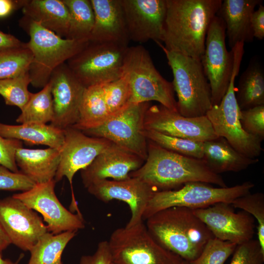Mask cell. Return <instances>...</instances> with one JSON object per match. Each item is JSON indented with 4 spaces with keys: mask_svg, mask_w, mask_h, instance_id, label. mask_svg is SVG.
<instances>
[{
    "mask_svg": "<svg viewBox=\"0 0 264 264\" xmlns=\"http://www.w3.org/2000/svg\"><path fill=\"white\" fill-rule=\"evenodd\" d=\"M222 0H166L162 42L168 50L201 60Z\"/></svg>",
    "mask_w": 264,
    "mask_h": 264,
    "instance_id": "1",
    "label": "cell"
},
{
    "mask_svg": "<svg viewBox=\"0 0 264 264\" xmlns=\"http://www.w3.org/2000/svg\"><path fill=\"white\" fill-rule=\"evenodd\" d=\"M144 164L130 176L137 177L157 191L173 190L190 182H202L226 187L223 177L202 159L181 155L147 140Z\"/></svg>",
    "mask_w": 264,
    "mask_h": 264,
    "instance_id": "2",
    "label": "cell"
},
{
    "mask_svg": "<svg viewBox=\"0 0 264 264\" xmlns=\"http://www.w3.org/2000/svg\"><path fill=\"white\" fill-rule=\"evenodd\" d=\"M146 227L162 247L189 262L214 237L192 209L176 206L160 210L146 220Z\"/></svg>",
    "mask_w": 264,
    "mask_h": 264,
    "instance_id": "3",
    "label": "cell"
},
{
    "mask_svg": "<svg viewBox=\"0 0 264 264\" xmlns=\"http://www.w3.org/2000/svg\"><path fill=\"white\" fill-rule=\"evenodd\" d=\"M162 49L172 71L177 111L189 117L205 116L212 108L211 91L201 61L165 49Z\"/></svg>",
    "mask_w": 264,
    "mask_h": 264,
    "instance_id": "4",
    "label": "cell"
},
{
    "mask_svg": "<svg viewBox=\"0 0 264 264\" xmlns=\"http://www.w3.org/2000/svg\"><path fill=\"white\" fill-rule=\"evenodd\" d=\"M234 63L228 89L219 104L213 106L206 116L215 133L224 138L241 154L255 158L261 154L262 141L244 131L240 120V110L236 97L235 81L239 72L244 53L242 46L237 45L232 50Z\"/></svg>",
    "mask_w": 264,
    "mask_h": 264,
    "instance_id": "5",
    "label": "cell"
},
{
    "mask_svg": "<svg viewBox=\"0 0 264 264\" xmlns=\"http://www.w3.org/2000/svg\"><path fill=\"white\" fill-rule=\"evenodd\" d=\"M30 37L25 43L32 54L28 73L32 86L43 88L53 71L78 53L89 42L62 38L40 24L27 19Z\"/></svg>",
    "mask_w": 264,
    "mask_h": 264,
    "instance_id": "6",
    "label": "cell"
},
{
    "mask_svg": "<svg viewBox=\"0 0 264 264\" xmlns=\"http://www.w3.org/2000/svg\"><path fill=\"white\" fill-rule=\"evenodd\" d=\"M132 91V103L155 101L177 111L172 82L168 81L155 68L148 51L143 46L128 47L123 66Z\"/></svg>",
    "mask_w": 264,
    "mask_h": 264,
    "instance_id": "7",
    "label": "cell"
},
{
    "mask_svg": "<svg viewBox=\"0 0 264 264\" xmlns=\"http://www.w3.org/2000/svg\"><path fill=\"white\" fill-rule=\"evenodd\" d=\"M208 184L190 182L177 189L155 192L147 205L143 220L160 210L172 207L196 209L219 202L231 204L236 198L249 193L255 186L251 181L226 187H215Z\"/></svg>",
    "mask_w": 264,
    "mask_h": 264,
    "instance_id": "8",
    "label": "cell"
},
{
    "mask_svg": "<svg viewBox=\"0 0 264 264\" xmlns=\"http://www.w3.org/2000/svg\"><path fill=\"white\" fill-rule=\"evenodd\" d=\"M108 242L113 264H178L183 260L160 245L143 220L115 229Z\"/></svg>",
    "mask_w": 264,
    "mask_h": 264,
    "instance_id": "9",
    "label": "cell"
},
{
    "mask_svg": "<svg viewBox=\"0 0 264 264\" xmlns=\"http://www.w3.org/2000/svg\"><path fill=\"white\" fill-rule=\"evenodd\" d=\"M128 47L89 41L66 63L85 88L107 84L122 76L125 54Z\"/></svg>",
    "mask_w": 264,
    "mask_h": 264,
    "instance_id": "10",
    "label": "cell"
},
{
    "mask_svg": "<svg viewBox=\"0 0 264 264\" xmlns=\"http://www.w3.org/2000/svg\"><path fill=\"white\" fill-rule=\"evenodd\" d=\"M150 106L149 102L132 104L100 126L82 132L89 136L107 139L145 161L148 141L142 132L145 113Z\"/></svg>",
    "mask_w": 264,
    "mask_h": 264,
    "instance_id": "11",
    "label": "cell"
},
{
    "mask_svg": "<svg viewBox=\"0 0 264 264\" xmlns=\"http://www.w3.org/2000/svg\"><path fill=\"white\" fill-rule=\"evenodd\" d=\"M225 39L224 22L216 16L208 28L200 60L210 86L212 106L219 104L225 94L233 71V53L227 50Z\"/></svg>",
    "mask_w": 264,
    "mask_h": 264,
    "instance_id": "12",
    "label": "cell"
},
{
    "mask_svg": "<svg viewBox=\"0 0 264 264\" xmlns=\"http://www.w3.org/2000/svg\"><path fill=\"white\" fill-rule=\"evenodd\" d=\"M56 183L54 179L35 184L30 189L12 196L41 213L49 232L58 234L84 228L85 221L82 215L72 213L59 200L54 190Z\"/></svg>",
    "mask_w": 264,
    "mask_h": 264,
    "instance_id": "13",
    "label": "cell"
},
{
    "mask_svg": "<svg viewBox=\"0 0 264 264\" xmlns=\"http://www.w3.org/2000/svg\"><path fill=\"white\" fill-rule=\"evenodd\" d=\"M144 129L203 142L220 137L206 115L186 117L160 104L148 107L145 113Z\"/></svg>",
    "mask_w": 264,
    "mask_h": 264,
    "instance_id": "14",
    "label": "cell"
},
{
    "mask_svg": "<svg viewBox=\"0 0 264 264\" xmlns=\"http://www.w3.org/2000/svg\"><path fill=\"white\" fill-rule=\"evenodd\" d=\"M0 223L11 243L24 251L48 232L34 210L13 196L0 199Z\"/></svg>",
    "mask_w": 264,
    "mask_h": 264,
    "instance_id": "15",
    "label": "cell"
},
{
    "mask_svg": "<svg viewBox=\"0 0 264 264\" xmlns=\"http://www.w3.org/2000/svg\"><path fill=\"white\" fill-rule=\"evenodd\" d=\"M192 210L217 239L237 245L253 239L254 218L242 210L235 212L231 204L219 202Z\"/></svg>",
    "mask_w": 264,
    "mask_h": 264,
    "instance_id": "16",
    "label": "cell"
},
{
    "mask_svg": "<svg viewBox=\"0 0 264 264\" xmlns=\"http://www.w3.org/2000/svg\"><path fill=\"white\" fill-rule=\"evenodd\" d=\"M64 132L65 140L54 180L57 183L66 177L70 184L73 198L72 181L76 173L88 166L111 142L105 138L88 136L72 127L65 129Z\"/></svg>",
    "mask_w": 264,
    "mask_h": 264,
    "instance_id": "17",
    "label": "cell"
},
{
    "mask_svg": "<svg viewBox=\"0 0 264 264\" xmlns=\"http://www.w3.org/2000/svg\"><path fill=\"white\" fill-rule=\"evenodd\" d=\"M49 81L53 108L50 124L61 130L72 127L78 120L86 88L75 77L66 63L53 71Z\"/></svg>",
    "mask_w": 264,
    "mask_h": 264,
    "instance_id": "18",
    "label": "cell"
},
{
    "mask_svg": "<svg viewBox=\"0 0 264 264\" xmlns=\"http://www.w3.org/2000/svg\"><path fill=\"white\" fill-rule=\"evenodd\" d=\"M130 40L163 41L166 0H121Z\"/></svg>",
    "mask_w": 264,
    "mask_h": 264,
    "instance_id": "19",
    "label": "cell"
},
{
    "mask_svg": "<svg viewBox=\"0 0 264 264\" xmlns=\"http://www.w3.org/2000/svg\"><path fill=\"white\" fill-rule=\"evenodd\" d=\"M87 190L91 195L104 202L117 199L126 203L131 212L127 227L143 220V215L147 205L157 191L140 179L132 177L123 180H102L90 185Z\"/></svg>",
    "mask_w": 264,
    "mask_h": 264,
    "instance_id": "20",
    "label": "cell"
},
{
    "mask_svg": "<svg viewBox=\"0 0 264 264\" xmlns=\"http://www.w3.org/2000/svg\"><path fill=\"white\" fill-rule=\"evenodd\" d=\"M144 160L138 155L111 142L86 168L81 170L85 188L98 181L112 178L123 180L130 178V174L140 168Z\"/></svg>",
    "mask_w": 264,
    "mask_h": 264,
    "instance_id": "21",
    "label": "cell"
},
{
    "mask_svg": "<svg viewBox=\"0 0 264 264\" xmlns=\"http://www.w3.org/2000/svg\"><path fill=\"white\" fill-rule=\"evenodd\" d=\"M94 14L89 41L129 46L130 39L121 0H90Z\"/></svg>",
    "mask_w": 264,
    "mask_h": 264,
    "instance_id": "22",
    "label": "cell"
},
{
    "mask_svg": "<svg viewBox=\"0 0 264 264\" xmlns=\"http://www.w3.org/2000/svg\"><path fill=\"white\" fill-rule=\"evenodd\" d=\"M262 2V0L222 1L217 16L224 22L226 37L231 49L239 43L253 41L251 18L255 7Z\"/></svg>",
    "mask_w": 264,
    "mask_h": 264,
    "instance_id": "23",
    "label": "cell"
},
{
    "mask_svg": "<svg viewBox=\"0 0 264 264\" xmlns=\"http://www.w3.org/2000/svg\"><path fill=\"white\" fill-rule=\"evenodd\" d=\"M61 150L48 148L31 149L19 147L15 161L19 171L35 184L54 179L60 160Z\"/></svg>",
    "mask_w": 264,
    "mask_h": 264,
    "instance_id": "24",
    "label": "cell"
},
{
    "mask_svg": "<svg viewBox=\"0 0 264 264\" xmlns=\"http://www.w3.org/2000/svg\"><path fill=\"white\" fill-rule=\"evenodd\" d=\"M22 10L26 19L66 38L69 13L62 0H25Z\"/></svg>",
    "mask_w": 264,
    "mask_h": 264,
    "instance_id": "25",
    "label": "cell"
},
{
    "mask_svg": "<svg viewBox=\"0 0 264 264\" xmlns=\"http://www.w3.org/2000/svg\"><path fill=\"white\" fill-rule=\"evenodd\" d=\"M202 159L214 172L220 173L243 171L259 162L241 154L223 138L203 142Z\"/></svg>",
    "mask_w": 264,
    "mask_h": 264,
    "instance_id": "26",
    "label": "cell"
},
{
    "mask_svg": "<svg viewBox=\"0 0 264 264\" xmlns=\"http://www.w3.org/2000/svg\"><path fill=\"white\" fill-rule=\"evenodd\" d=\"M0 135L5 138L22 140L30 144L43 145L59 150L65 140L64 130L40 123L18 125L0 123Z\"/></svg>",
    "mask_w": 264,
    "mask_h": 264,
    "instance_id": "27",
    "label": "cell"
},
{
    "mask_svg": "<svg viewBox=\"0 0 264 264\" xmlns=\"http://www.w3.org/2000/svg\"><path fill=\"white\" fill-rule=\"evenodd\" d=\"M236 97L241 110L264 105V69L258 57H253L241 74Z\"/></svg>",
    "mask_w": 264,
    "mask_h": 264,
    "instance_id": "28",
    "label": "cell"
},
{
    "mask_svg": "<svg viewBox=\"0 0 264 264\" xmlns=\"http://www.w3.org/2000/svg\"><path fill=\"white\" fill-rule=\"evenodd\" d=\"M104 85L86 88L78 120L72 127L83 131L97 127L111 117L105 102Z\"/></svg>",
    "mask_w": 264,
    "mask_h": 264,
    "instance_id": "29",
    "label": "cell"
},
{
    "mask_svg": "<svg viewBox=\"0 0 264 264\" xmlns=\"http://www.w3.org/2000/svg\"><path fill=\"white\" fill-rule=\"evenodd\" d=\"M77 231H68L58 234L47 232L40 237L30 250L27 264H63L62 253Z\"/></svg>",
    "mask_w": 264,
    "mask_h": 264,
    "instance_id": "30",
    "label": "cell"
},
{
    "mask_svg": "<svg viewBox=\"0 0 264 264\" xmlns=\"http://www.w3.org/2000/svg\"><path fill=\"white\" fill-rule=\"evenodd\" d=\"M62 0L69 13V25L66 39L89 41L94 22L90 0Z\"/></svg>",
    "mask_w": 264,
    "mask_h": 264,
    "instance_id": "31",
    "label": "cell"
},
{
    "mask_svg": "<svg viewBox=\"0 0 264 264\" xmlns=\"http://www.w3.org/2000/svg\"><path fill=\"white\" fill-rule=\"evenodd\" d=\"M53 116L51 84L48 83L37 93H30L29 99L16 121L20 124L51 122Z\"/></svg>",
    "mask_w": 264,
    "mask_h": 264,
    "instance_id": "32",
    "label": "cell"
},
{
    "mask_svg": "<svg viewBox=\"0 0 264 264\" xmlns=\"http://www.w3.org/2000/svg\"><path fill=\"white\" fill-rule=\"evenodd\" d=\"M142 132L147 140L165 149L196 158L203 157V142L170 136L152 130L143 129Z\"/></svg>",
    "mask_w": 264,
    "mask_h": 264,
    "instance_id": "33",
    "label": "cell"
},
{
    "mask_svg": "<svg viewBox=\"0 0 264 264\" xmlns=\"http://www.w3.org/2000/svg\"><path fill=\"white\" fill-rule=\"evenodd\" d=\"M32 54L25 43L19 47L0 51V80L11 78L29 71Z\"/></svg>",
    "mask_w": 264,
    "mask_h": 264,
    "instance_id": "34",
    "label": "cell"
},
{
    "mask_svg": "<svg viewBox=\"0 0 264 264\" xmlns=\"http://www.w3.org/2000/svg\"><path fill=\"white\" fill-rule=\"evenodd\" d=\"M105 102L111 117L117 115L132 103V91L128 79L123 74L119 79L104 85Z\"/></svg>",
    "mask_w": 264,
    "mask_h": 264,
    "instance_id": "35",
    "label": "cell"
},
{
    "mask_svg": "<svg viewBox=\"0 0 264 264\" xmlns=\"http://www.w3.org/2000/svg\"><path fill=\"white\" fill-rule=\"evenodd\" d=\"M31 84L28 72L16 77L0 80V95L6 105L18 107L22 110L27 103L31 92L28 86Z\"/></svg>",
    "mask_w": 264,
    "mask_h": 264,
    "instance_id": "36",
    "label": "cell"
},
{
    "mask_svg": "<svg viewBox=\"0 0 264 264\" xmlns=\"http://www.w3.org/2000/svg\"><path fill=\"white\" fill-rule=\"evenodd\" d=\"M231 204L233 207L247 212L256 219L258 223V241L264 252V194L262 192H250L236 198Z\"/></svg>",
    "mask_w": 264,
    "mask_h": 264,
    "instance_id": "37",
    "label": "cell"
},
{
    "mask_svg": "<svg viewBox=\"0 0 264 264\" xmlns=\"http://www.w3.org/2000/svg\"><path fill=\"white\" fill-rule=\"evenodd\" d=\"M237 244L215 237L210 239L199 255L191 264H224L233 253Z\"/></svg>",
    "mask_w": 264,
    "mask_h": 264,
    "instance_id": "38",
    "label": "cell"
},
{
    "mask_svg": "<svg viewBox=\"0 0 264 264\" xmlns=\"http://www.w3.org/2000/svg\"><path fill=\"white\" fill-rule=\"evenodd\" d=\"M230 264H264V252L258 240L237 245Z\"/></svg>",
    "mask_w": 264,
    "mask_h": 264,
    "instance_id": "39",
    "label": "cell"
},
{
    "mask_svg": "<svg viewBox=\"0 0 264 264\" xmlns=\"http://www.w3.org/2000/svg\"><path fill=\"white\" fill-rule=\"evenodd\" d=\"M240 120L243 129L262 141L264 139V105L241 110Z\"/></svg>",
    "mask_w": 264,
    "mask_h": 264,
    "instance_id": "40",
    "label": "cell"
},
{
    "mask_svg": "<svg viewBox=\"0 0 264 264\" xmlns=\"http://www.w3.org/2000/svg\"><path fill=\"white\" fill-rule=\"evenodd\" d=\"M35 183L20 171L12 172L0 164V190L22 191L32 188Z\"/></svg>",
    "mask_w": 264,
    "mask_h": 264,
    "instance_id": "41",
    "label": "cell"
},
{
    "mask_svg": "<svg viewBox=\"0 0 264 264\" xmlns=\"http://www.w3.org/2000/svg\"><path fill=\"white\" fill-rule=\"evenodd\" d=\"M22 146L21 141L3 138L0 135V164L12 172H19L15 161V153L16 150Z\"/></svg>",
    "mask_w": 264,
    "mask_h": 264,
    "instance_id": "42",
    "label": "cell"
},
{
    "mask_svg": "<svg viewBox=\"0 0 264 264\" xmlns=\"http://www.w3.org/2000/svg\"><path fill=\"white\" fill-rule=\"evenodd\" d=\"M80 264H113L108 242H100L92 255L82 256Z\"/></svg>",
    "mask_w": 264,
    "mask_h": 264,
    "instance_id": "43",
    "label": "cell"
},
{
    "mask_svg": "<svg viewBox=\"0 0 264 264\" xmlns=\"http://www.w3.org/2000/svg\"><path fill=\"white\" fill-rule=\"evenodd\" d=\"M251 26L254 38L263 40L264 38V6L262 4L252 14Z\"/></svg>",
    "mask_w": 264,
    "mask_h": 264,
    "instance_id": "44",
    "label": "cell"
},
{
    "mask_svg": "<svg viewBox=\"0 0 264 264\" xmlns=\"http://www.w3.org/2000/svg\"><path fill=\"white\" fill-rule=\"evenodd\" d=\"M25 0H0V18L6 17L14 10L22 7Z\"/></svg>",
    "mask_w": 264,
    "mask_h": 264,
    "instance_id": "45",
    "label": "cell"
},
{
    "mask_svg": "<svg viewBox=\"0 0 264 264\" xmlns=\"http://www.w3.org/2000/svg\"><path fill=\"white\" fill-rule=\"evenodd\" d=\"M24 44V43L22 42L16 37L0 30V51L19 47Z\"/></svg>",
    "mask_w": 264,
    "mask_h": 264,
    "instance_id": "46",
    "label": "cell"
},
{
    "mask_svg": "<svg viewBox=\"0 0 264 264\" xmlns=\"http://www.w3.org/2000/svg\"><path fill=\"white\" fill-rule=\"evenodd\" d=\"M11 244L10 240L0 223V254Z\"/></svg>",
    "mask_w": 264,
    "mask_h": 264,
    "instance_id": "47",
    "label": "cell"
},
{
    "mask_svg": "<svg viewBox=\"0 0 264 264\" xmlns=\"http://www.w3.org/2000/svg\"><path fill=\"white\" fill-rule=\"evenodd\" d=\"M13 262L8 259H3L0 254V264H13Z\"/></svg>",
    "mask_w": 264,
    "mask_h": 264,
    "instance_id": "48",
    "label": "cell"
},
{
    "mask_svg": "<svg viewBox=\"0 0 264 264\" xmlns=\"http://www.w3.org/2000/svg\"><path fill=\"white\" fill-rule=\"evenodd\" d=\"M23 257L24 254L23 253H21L19 256L18 258L17 259V260L15 262H13V264H19L20 261L22 259Z\"/></svg>",
    "mask_w": 264,
    "mask_h": 264,
    "instance_id": "49",
    "label": "cell"
},
{
    "mask_svg": "<svg viewBox=\"0 0 264 264\" xmlns=\"http://www.w3.org/2000/svg\"><path fill=\"white\" fill-rule=\"evenodd\" d=\"M178 264H191L189 262L182 260Z\"/></svg>",
    "mask_w": 264,
    "mask_h": 264,
    "instance_id": "50",
    "label": "cell"
}]
</instances>
